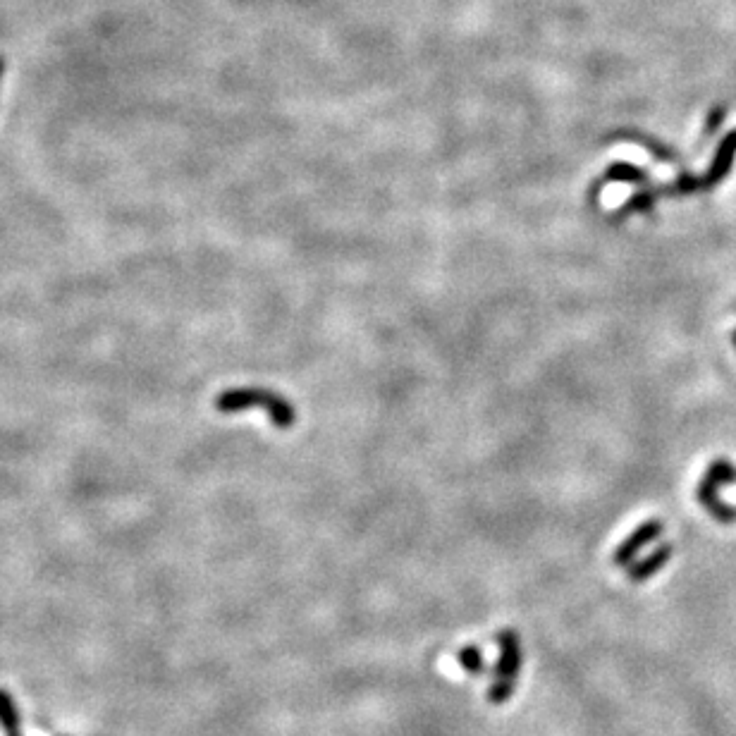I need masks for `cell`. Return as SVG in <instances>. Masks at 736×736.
<instances>
[{
  "label": "cell",
  "mask_w": 736,
  "mask_h": 736,
  "mask_svg": "<svg viewBox=\"0 0 736 736\" xmlns=\"http://www.w3.org/2000/svg\"><path fill=\"white\" fill-rule=\"evenodd\" d=\"M213 404H216L220 414H242L249 412V409H263L273 426L280 428V431H290L294 423H297V409H294V404L287 402L278 392L266 388L223 390Z\"/></svg>",
  "instance_id": "6da1fadb"
},
{
  "label": "cell",
  "mask_w": 736,
  "mask_h": 736,
  "mask_svg": "<svg viewBox=\"0 0 736 736\" xmlns=\"http://www.w3.org/2000/svg\"><path fill=\"white\" fill-rule=\"evenodd\" d=\"M495 643L500 648V658L493 670V684L488 686V703L505 705L512 701L514 691H517L521 667H524V646H521L519 634L514 629H502L495 636Z\"/></svg>",
  "instance_id": "7a4b0ae2"
},
{
  "label": "cell",
  "mask_w": 736,
  "mask_h": 736,
  "mask_svg": "<svg viewBox=\"0 0 736 736\" xmlns=\"http://www.w3.org/2000/svg\"><path fill=\"white\" fill-rule=\"evenodd\" d=\"M662 533H665V521L662 519L655 517L643 521L639 529L631 531L629 536L617 545V550L612 552V564H615V567H631V564L636 562V557H639V552L646 550L650 543L660 541Z\"/></svg>",
  "instance_id": "3957f363"
},
{
  "label": "cell",
  "mask_w": 736,
  "mask_h": 736,
  "mask_svg": "<svg viewBox=\"0 0 736 736\" xmlns=\"http://www.w3.org/2000/svg\"><path fill=\"white\" fill-rule=\"evenodd\" d=\"M734 161H736V130L729 132L727 137L720 139V144H717L713 163H710L708 173L701 177L703 189H715L717 184L725 180L729 170L734 168Z\"/></svg>",
  "instance_id": "277c9868"
},
{
  "label": "cell",
  "mask_w": 736,
  "mask_h": 736,
  "mask_svg": "<svg viewBox=\"0 0 736 736\" xmlns=\"http://www.w3.org/2000/svg\"><path fill=\"white\" fill-rule=\"evenodd\" d=\"M672 552L674 548L670 543L655 545V550L650 552V555L643 557V560H636L631 567H627L629 569L627 576L631 584H646L648 579H653L655 574H660L662 569L667 567V562L672 560Z\"/></svg>",
  "instance_id": "5b68a950"
},
{
  "label": "cell",
  "mask_w": 736,
  "mask_h": 736,
  "mask_svg": "<svg viewBox=\"0 0 736 736\" xmlns=\"http://www.w3.org/2000/svg\"><path fill=\"white\" fill-rule=\"evenodd\" d=\"M696 498L705 507V512L720 521V524H734L736 521V509L729 505V502L722 500L720 488H717L715 483H710L708 478H701V483H698L696 488Z\"/></svg>",
  "instance_id": "8992f818"
},
{
  "label": "cell",
  "mask_w": 736,
  "mask_h": 736,
  "mask_svg": "<svg viewBox=\"0 0 736 736\" xmlns=\"http://www.w3.org/2000/svg\"><path fill=\"white\" fill-rule=\"evenodd\" d=\"M662 194H667L665 187H662V189H641V192L631 194L629 199L617 208V211H612L610 220H612V223H622V220H627L629 216H636V213H650V211H653V206L658 204V199Z\"/></svg>",
  "instance_id": "52a82bcc"
},
{
  "label": "cell",
  "mask_w": 736,
  "mask_h": 736,
  "mask_svg": "<svg viewBox=\"0 0 736 736\" xmlns=\"http://www.w3.org/2000/svg\"><path fill=\"white\" fill-rule=\"evenodd\" d=\"M650 180L648 170L643 168H636V165L631 163H615L607 168V173L603 175V180L596 182L591 187V192H588V201L593 204V196H596V192H600V189L605 187V184H612V182H622V184H646Z\"/></svg>",
  "instance_id": "ba28073f"
},
{
  "label": "cell",
  "mask_w": 736,
  "mask_h": 736,
  "mask_svg": "<svg viewBox=\"0 0 736 736\" xmlns=\"http://www.w3.org/2000/svg\"><path fill=\"white\" fill-rule=\"evenodd\" d=\"M708 478L710 483H715L717 488H729V486H736V464L729 462V459H713V462L708 464V469H705V476Z\"/></svg>",
  "instance_id": "9c48e42d"
},
{
  "label": "cell",
  "mask_w": 736,
  "mask_h": 736,
  "mask_svg": "<svg viewBox=\"0 0 736 736\" xmlns=\"http://www.w3.org/2000/svg\"><path fill=\"white\" fill-rule=\"evenodd\" d=\"M457 665L471 674V677H483L488 672V662L483 658V650L478 646H464L457 650Z\"/></svg>",
  "instance_id": "30bf717a"
},
{
  "label": "cell",
  "mask_w": 736,
  "mask_h": 736,
  "mask_svg": "<svg viewBox=\"0 0 736 736\" xmlns=\"http://www.w3.org/2000/svg\"><path fill=\"white\" fill-rule=\"evenodd\" d=\"M0 727L8 736H20V713H17V705L5 689H0Z\"/></svg>",
  "instance_id": "8fae6325"
},
{
  "label": "cell",
  "mask_w": 736,
  "mask_h": 736,
  "mask_svg": "<svg viewBox=\"0 0 736 736\" xmlns=\"http://www.w3.org/2000/svg\"><path fill=\"white\" fill-rule=\"evenodd\" d=\"M698 189H703V180H701V177L684 173V175H679L677 180H674L670 184V187H665V192L667 194H682V196H686V194L698 192Z\"/></svg>",
  "instance_id": "7c38bea8"
},
{
  "label": "cell",
  "mask_w": 736,
  "mask_h": 736,
  "mask_svg": "<svg viewBox=\"0 0 736 736\" xmlns=\"http://www.w3.org/2000/svg\"><path fill=\"white\" fill-rule=\"evenodd\" d=\"M722 118H725V108L717 106L715 110H710L708 122H705V134H715L717 127L722 125Z\"/></svg>",
  "instance_id": "4fadbf2b"
},
{
  "label": "cell",
  "mask_w": 736,
  "mask_h": 736,
  "mask_svg": "<svg viewBox=\"0 0 736 736\" xmlns=\"http://www.w3.org/2000/svg\"><path fill=\"white\" fill-rule=\"evenodd\" d=\"M0 77H3V60H0Z\"/></svg>",
  "instance_id": "5bb4252c"
},
{
  "label": "cell",
  "mask_w": 736,
  "mask_h": 736,
  "mask_svg": "<svg viewBox=\"0 0 736 736\" xmlns=\"http://www.w3.org/2000/svg\"><path fill=\"white\" fill-rule=\"evenodd\" d=\"M734 345H736V330H734Z\"/></svg>",
  "instance_id": "9a60e30c"
}]
</instances>
